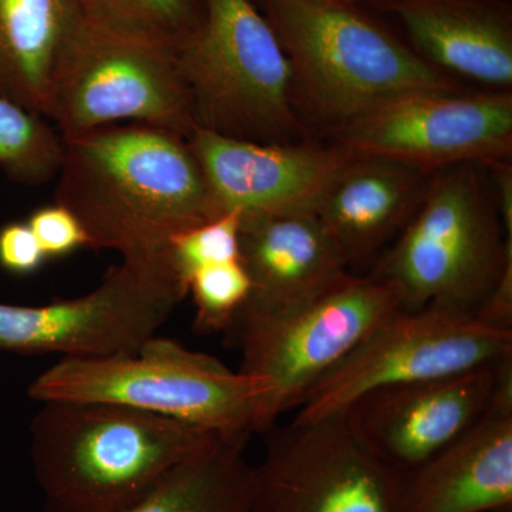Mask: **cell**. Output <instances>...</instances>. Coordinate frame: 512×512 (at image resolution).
I'll return each mask as SVG.
<instances>
[{"label": "cell", "mask_w": 512, "mask_h": 512, "mask_svg": "<svg viewBox=\"0 0 512 512\" xmlns=\"http://www.w3.org/2000/svg\"><path fill=\"white\" fill-rule=\"evenodd\" d=\"M399 512H512V359L480 419L403 474Z\"/></svg>", "instance_id": "15"}, {"label": "cell", "mask_w": 512, "mask_h": 512, "mask_svg": "<svg viewBox=\"0 0 512 512\" xmlns=\"http://www.w3.org/2000/svg\"><path fill=\"white\" fill-rule=\"evenodd\" d=\"M251 291V278L241 259L198 269L188 281L195 328L205 333L228 332Z\"/></svg>", "instance_id": "23"}, {"label": "cell", "mask_w": 512, "mask_h": 512, "mask_svg": "<svg viewBox=\"0 0 512 512\" xmlns=\"http://www.w3.org/2000/svg\"><path fill=\"white\" fill-rule=\"evenodd\" d=\"M239 245L252 282L247 301L261 305L292 301L349 272L313 211L242 220Z\"/></svg>", "instance_id": "18"}, {"label": "cell", "mask_w": 512, "mask_h": 512, "mask_svg": "<svg viewBox=\"0 0 512 512\" xmlns=\"http://www.w3.org/2000/svg\"><path fill=\"white\" fill-rule=\"evenodd\" d=\"M63 138L46 117L0 94V168L25 185L49 183L59 173Z\"/></svg>", "instance_id": "22"}, {"label": "cell", "mask_w": 512, "mask_h": 512, "mask_svg": "<svg viewBox=\"0 0 512 512\" xmlns=\"http://www.w3.org/2000/svg\"><path fill=\"white\" fill-rule=\"evenodd\" d=\"M83 25L80 0H0V94L47 117L57 67Z\"/></svg>", "instance_id": "19"}, {"label": "cell", "mask_w": 512, "mask_h": 512, "mask_svg": "<svg viewBox=\"0 0 512 512\" xmlns=\"http://www.w3.org/2000/svg\"><path fill=\"white\" fill-rule=\"evenodd\" d=\"M320 2H330V0H320Z\"/></svg>", "instance_id": "28"}, {"label": "cell", "mask_w": 512, "mask_h": 512, "mask_svg": "<svg viewBox=\"0 0 512 512\" xmlns=\"http://www.w3.org/2000/svg\"><path fill=\"white\" fill-rule=\"evenodd\" d=\"M46 119L60 136L138 123L187 138L195 123L177 47L116 35L84 20L57 67Z\"/></svg>", "instance_id": "10"}, {"label": "cell", "mask_w": 512, "mask_h": 512, "mask_svg": "<svg viewBox=\"0 0 512 512\" xmlns=\"http://www.w3.org/2000/svg\"><path fill=\"white\" fill-rule=\"evenodd\" d=\"M399 20L410 47L447 76L510 92L512 9L507 0H367Z\"/></svg>", "instance_id": "16"}, {"label": "cell", "mask_w": 512, "mask_h": 512, "mask_svg": "<svg viewBox=\"0 0 512 512\" xmlns=\"http://www.w3.org/2000/svg\"><path fill=\"white\" fill-rule=\"evenodd\" d=\"M400 308L375 275L346 272L292 301L245 302L234 325L239 372L264 382V431L296 412L313 386Z\"/></svg>", "instance_id": "7"}, {"label": "cell", "mask_w": 512, "mask_h": 512, "mask_svg": "<svg viewBox=\"0 0 512 512\" xmlns=\"http://www.w3.org/2000/svg\"><path fill=\"white\" fill-rule=\"evenodd\" d=\"M188 296L170 255L123 259L94 291L40 306L0 303V352L100 359L140 349Z\"/></svg>", "instance_id": "9"}, {"label": "cell", "mask_w": 512, "mask_h": 512, "mask_svg": "<svg viewBox=\"0 0 512 512\" xmlns=\"http://www.w3.org/2000/svg\"><path fill=\"white\" fill-rule=\"evenodd\" d=\"M177 60L195 127L254 143L305 141L291 62L254 0H202Z\"/></svg>", "instance_id": "6"}, {"label": "cell", "mask_w": 512, "mask_h": 512, "mask_svg": "<svg viewBox=\"0 0 512 512\" xmlns=\"http://www.w3.org/2000/svg\"><path fill=\"white\" fill-rule=\"evenodd\" d=\"M28 394L40 403L130 407L224 437L264 431V382L158 336L127 355L63 357L29 384Z\"/></svg>", "instance_id": "5"}, {"label": "cell", "mask_w": 512, "mask_h": 512, "mask_svg": "<svg viewBox=\"0 0 512 512\" xmlns=\"http://www.w3.org/2000/svg\"><path fill=\"white\" fill-rule=\"evenodd\" d=\"M332 137L352 153L393 158L430 171L510 161L512 94H404L336 128Z\"/></svg>", "instance_id": "12"}, {"label": "cell", "mask_w": 512, "mask_h": 512, "mask_svg": "<svg viewBox=\"0 0 512 512\" xmlns=\"http://www.w3.org/2000/svg\"><path fill=\"white\" fill-rule=\"evenodd\" d=\"M480 170L467 163L434 171L409 221L380 254L370 274L392 288L400 308L480 309L512 275V237Z\"/></svg>", "instance_id": "4"}, {"label": "cell", "mask_w": 512, "mask_h": 512, "mask_svg": "<svg viewBox=\"0 0 512 512\" xmlns=\"http://www.w3.org/2000/svg\"><path fill=\"white\" fill-rule=\"evenodd\" d=\"M291 62L296 103L329 128L410 93L456 92L457 84L359 5L254 0Z\"/></svg>", "instance_id": "3"}, {"label": "cell", "mask_w": 512, "mask_h": 512, "mask_svg": "<svg viewBox=\"0 0 512 512\" xmlns=\"http://www.w3.org/2000/svg\"><path fill=\"white\" fill-rule=\"evenodd\" d=\"M62 138L55 204L76 215L89 248L158 258L178 234L221 215L180 134L121 123Z\"/></svg>", "instance_id": "1"}, {"label": "cell", "mask_w": 512, "mask_h": 512, "mask_svg": "<svg viewBox=\"0 0 512 512\" xmlns=\"http://www.w3.org/2000/svg\"><path fill=\"white\" fill-rule=\"evenodd\" d=\"M47 256L28 222H10L0 228V266L13 275L35 274Z\"/></svg>", "instance_id": "26"}, {"label": "cell", "mask_w": 512, "mask_h": 512, "mask_svg": "<svg viewBox=\"0 0 512 512\" xmlns=\"http://www.w3.org/2000/svg\"><path fill=\"white\" fill-rule=\"evenodd\" d=\"M249 437H221L171 468L128 512H252Z\"/></svg>", "instance_id": "20"}, {"label": "cell", "mask_w": 512, "mask_h": 512, "mask_svg": "<svg viewBox=\"0 0 512 512\" xmlns=\"http://www.w3.org/2000/svg\"><path fill=\"white\" fill-rule=\"evenodd\" d=\"M512 357V328L480 309L430 303L399 308L306 394L293 420L342 413L363 394L494 365Z\"/></svg>", "instance_id": "8"}, {"label": "cell", "mask_w": 512, "mask_h": 512, "mask_svg": "<svg viewBox=\"0 0 512 512\" xmlns=\"http://www.w3.org/2000/svg\"><path fill=\"white\" fill-rule=\"evenodd\" d=\"M94 28L178 47L197 29L202 0H80Z\"/></svg>", "instance_id": "21"}, {"label": "cell", "mask_w": 512, "mask_h": 512, "mask_svg": "<svg viewBox=\"0 0 512 512\" xmlns=\"http://www.w3.org/2000/svg\"><path fill=\"white\" fill-rule=\"evenodd\" d=\"M330 2L343 3V5H359V3L367 2V0H330Z\"/></svg>", "instance_id": "27"}, {"label": "cell", "mask_w": 512, "mask_h": 512, "mask_svg": "<svg viewBox=\"0 0 512 512\" xmlns=\"http://www.w3.org/2000/svg\"><path fill=\"white\" fill-rule=\"evenodd\" d=\"M436 379L380 387L345 410L375 456L406 474L470 429L493 400L508 360Z\"/></svg>", "instance_id": "13"}, {"label": "cell", "mask_w": 512, "mask_h": 512, "mask_svg": "<svg viewBox=\"0 0 512 512\" xmlns=\"http://www.w3.org/2000/svg\"><path fill=\"white\" fill-rule=\"evenodd\" d=\"M266 431L252 512H399L403 474L363 444L345 413Z\"/></svg>", "instance_id": "11"}, {"label": "cell", "mask_w": 512, "mask_h": 512, "mask_svg": "<svg viewBox=\"0 0 512 512\" xmlns=\"http://www.w3.org/2000/svg\"><path fill=\"white\" fill-rule=\"evenodd\" d=\"M221 214L242 220L313 211L352 151L333 143L262 144L195 127L187 137Z\"/></svg>", "instance_id": "14"}, {"label": "cell", "mask_w": 512, "mask_h": 512, "mask_svg": "<svg viewBox=\"0 0 512 512\" xmlns=\"http://www.w3.org/2000/svg\"><path fill=\"white\" fill-rule=\"evenodd\" d=\"M30 431L45 512H128L171 468L224 437L130 407L74 402L43 403Z\"/></svg>", "instance_id": "2"}, {"label": "cell", "mask_w": 512, "mask_h": 512, "mask_svg": "<svg viewBox=\"0 0 512 512\" xmlns=\"http://www.w3.org/2000/svg\"><path fill=\"white\" fill-rule=\"evenodd\" d=\"M241 215L237 211L224 212L173 238L171 258L184 281L205 266L224 264L241 259Z\"/></svg>", "instance_id": "24"}, {"label": "cell", "mask_w": 512, "mask_h": 512, "mask_svg": "<svg viewBox=\"0 0 512 512\" xmlns=\"http://www.w3.org/2000/svg\"><path fill=\"white\" fill-rule=\"evenodd\" d=\"M28 225L47 258L69 255L89 245L82 224L63 205L39 208L30 215Z\"/></svg>", "instance_id": "25"}, {"label": "cell", "mask_w": 512, "mask_h": 512, "mask_svg": "<svg viewBox=\"0 0 512 512\" xmlns=\"http://www.w3.org/2000/svg\"><path fill=\"white\" fill-rule=\"evenodd\" d=\"M433 173L393 158L353 153L313 214L348 265L360 264L382 254L402 231Z\"/></svg>", "instance_id": "17"}]
</instances>
